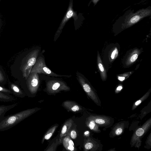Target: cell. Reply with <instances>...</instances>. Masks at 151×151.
<instances>
[{
    "instance_id": "obj_1",
    "label": "cell",
    "mask_w": 151,
    "mask_h": 151,
    "mask_svg": "<svg viewBox=\"0 0 151 151\" xmlns=\"http://www.w3.org/2000/svg\"><path fill=\"white\" fill-rule=\"evenodd\" d=\"M38 108L29 109L4 116L0 119V131L7 130L35 113Z\"/></svg>"
},
{
    "instance_id": "obj_2",
    "label": "cell",
    "mask_w": 151,
    "mask_h": 151,
    "mask_svg": "<svg viewBox=\"0 0 151 151\" xmlns=\"http://www.w3.org/2000/svg\"><path fill=\"white\" fill-rule=\"evenodd\" d=\"M151 9L149 7L140 9L134 13L132 11L126 12L118 20L122 21V25L125 28H128L137 23L140 20L150 15Z\"/></svg>"
},
{
    "instance_id": "obj_3",
    "label": "cell",
    "mask_w": 151,
    "mask_h": 151,
    "mask_svg": "<svg viewBox=\"0 0 151 151\" xmlns=\"http://www.w3.org/2000/svg\"><path fill=\"white\" fill-rule=\"evenodd\" d=\"M40 51L38 49H35L29 52L22 59L20 69L25 79L28 78L32 68L35 63Z\"/></svg>"
},
{
    "instance_id": "obj_4",
    "label": "cell",
    "mask_w": 151,
    "mask_h": 151,
    "mask_svg": "<svg viewBox=\"0 0 151 151\" xmlns=\"http://www.w3.org/2000/svg\"><path fill=\"white\" fill-rule=\"evenodd\" d=\"M34 72L55 77L70 78L71 76V75H60L55 73L47 66L44 58L41 56L37 58L35 63L32 68L30 73Z\"/></svg>"
},
{
    "instance_id": "obj_5",
    "label": "cell",
    "mask_w": 151,
    "mask_h": 151,
    "mask_svg": "<svg viewBox=\"0 0 151 151\" xmlns=\"http://www.w3.org/2000/svg\"><path fill=\"white\" fill-rule=\"evenodd\" d=\"M47 91L51 94L58 93L61 91H69L70 88L64 81L57 80H51L46 83Z\"/></svg>"
},
{
    "instance_id": "obj_6",
    "label": "cell",
    "mask_w": 151,
    "mask_h": 151,
    "mask_svg": "<svg viewBox=\"0 0 151 151\" xmlns=\"http://www.w3.org/2000/svg\"><path fill=\"white\" fill-rule=\"evenodd\" d=\"M38 73H30L26 79V86L28 92L31 95L35 94L37 91L40 85Z\"/></svg>"
},
{
    "instance_id": "obj_7",
    "label": "cell",
    "mask_w": 151,
    "mask_h": 151,
    "mask_svg": "<svg viewBox=\"0 0 151 151\" xmlns=\"http://www.w3.org/2000/svg\"><path fill=\"white\" fill-rule=\"evenodd\" d=\"M76 76L78 81L87 94L95 103L98 104V100L95 93L82 74L77 72Z\"/></svg>"
},
{
    "instance_id": "obj_8",
    "label": "cell",
    "mask_w": 151,
    "mask_h": 151,
    "mask_svg": "<svg viewBox=\"0 0 151 151\" xmlns=\"http://www.w3.org/2000/svg\"><path fill=\"white\" fill-rule=\"evenodd\" d=\"M74 123L73 120L69 119L67 120L63 124L60 131L58 140L60 143L62 142L63 138L67 135L72 127Z\"/></svg>"
},
{
    "instance_id": "obj_9",
    "label": "cell",
    "mask_w": 151,
    "mask_h": 151,
    "mask_svg": "<svg viewBox=\"0 0 151 151\" xmlns=\"http://www.w3.org/2000/svg\"><path fill=\"white\" fill-rule=\"evenodd\" d=\"M63 106L69 111L77 112L82 111V108L76 102L71 101H66L62 103Z\"/></svg>"
},
{
    "instance_id": "obj_10",
    "label": "cell",
    "mask_w": 151,
    "mask_h": 151,
    "mask_svg": "<svg viewBox=\"0 0 151 151\" xmlns=\"http://www.w3.org/2000/svg\"><path fill=\"white\" fill-rule=\"evenodd\" d=\"M64 147L68 151H76L74 143L70 137L67 135L63 139L62 142Z\"/></svg>"
},
{
    "instance_id": "obj_11",
    "label": "cell",
    "mask_w": 151,
    "mask_h": 151,
    "mask_svg": "<svg viewBox=\"0 0 151 151\" xmlns=\"http://www.w3.org/2000/svg\"><path fill=\"white\" fill-rule=\"evenodd\" d=\"M97 63L101 79L104 81H105L107 77L106 72L103 65L98 51L97 52Z\"/></svg>"
},
{
    "instance_id": "obj_12",
    "label": "cell",
    "mask_w": 151,
    "mask_h": 151,
    "mask_svg": "<svg viewBox=\"0 0 151 151\" xmlns=\"http://www.w3.org/2000/svg\"><path fill=\"white\" fill-rule=\"evenodd\" d=\"M140 53V51L138 49H136L134 50L127 58L125 62L126 65H129L133 63L137 58Z\"/></svg>"
},
{
    "instance_id": "obj_13",
    "label": "cell",
    "mask_w": 151,
    "mask_h": 151,
    "mask_svg": "<svg viewBox=\"0 0 151 151\" xmlns=\"http://www.w3.org/2000/svg\"><path fill=\"white\" fill-rule=\"evenodd\" d=\"M10 89L12 92L13 94L15 96L21 98L24 97L26 94L17 85L14 83L10 84Z\"/></svg>"
},
{
    "instance_id": "obj_14",
    "label": "cell",
    "mask_w": 151,
    "mask_h": 151,
    "mask_svg": "<svg viewBox=\"0 0 151 151\" xmlns=\"http://www.w3.org/2000/svg\"><path fill=\"white\" fill-rule=\"evenodd\" d=\"M18 104V103H16L10 105H0V119L4 116L7 112L17 106Z\"/></svg>"
},
{
    "instance_id": "obj_15",
    "label": "cell",
    "mask_w": 151,
    "mask_h": 151,
    "mask_svg": "<svg viewBox=\"0 0 151 151\" xmlns=\"http://www.w3.org/2000/svg\"><path fill=\"white\" fill-rule=\"evenodd\" d=\"M58 126V124H56L49 129L45 134L42 139L41 141L42 144L43 143L45 140H48L51 137Z\"/></svg>"
},
{
    "instance_id": "obj_16",
    "label": "cell",
    "mask_w": 151,
    "mask_h": 151,
    "mask_svg": "<svg viewBox=\"0 0 151 151\" xmlns=\"http://www.w3.org/2000/svg\"><path fill=\"white\" fill-rule=\"evenodd\" d=\"M86 124V126L91 130L95 132L99 131L98 125L94 120L90 116L87 119Z\"/></svg>"
},
{
    "instance_id": "obj_17",
    "label": "cell",
    "mask_w": 151,
    "mask_h": 151,
    "mask_svg": "<svg viewBox=\"0 0 151 151\" xmlns=\"http://www.w3.org/2000/svg\"><path fill=\"white\" fill-rule=\"evenodd\" d=\"M15 100V99L11 95L0 92V101L9 102Z\"/></svg>"
},
{
    "instance_id": "obj_18",
    "label": "cell",
    "mask_w": 151,
    "mask_h": 151,
    "mask_svg": "<svg viewBox=\"0 0 151 151\" xmlns=\"http://www.w3.org/2000/svg\"><path fill=\"white\" fill-rule=\"evenodd\" d=\"M90 117L94 120L96 124L100 125L106 124L108 123L109 122L108 119L103 117L94 116H91Z\"/></svg>"
},
{
    "instance_id": "obj_19",
    "label": "cell",
    "mask_w": 151,
    "mask_h": 151,
    "mask_svg": "<svg viewBox=\"0 0 151 151\" xmlns=\"http://www.w3.org/2000/svg\"><path fill=\"white\" fill-rule=\"evenodd\" d=\"M118 50L116 47H115L111 51L109 56V60L111 62L114 60L117 57Z\"/></svg>"
},
{
    "instance_id": "obj_20",
    "label": "cell",
    "mask_w": 151,
    "mask_h": 151,
    "mask_svg": "<svg viewBox=\"0 0 151 151\" xmlns=\"http://www.w3.org/2000/svg\"><path fill=\"white\" fill-rule=\"evenodd\" d=\"M149 93L150 92H148L142 98L136 101L133 106L132 109L133 110L137 106L139 105L143 101L146 99L149 95Z\"/></svg>"
},
{
    "instance_id": "obj_21",
    "label": "cell",
    "mask_w": 151,
    "mask_h": 151,
    "mask_svg": "<svg viewBox=\"0 0 151 151\" xmlns=\"http://www.w3.org/2000/svg\"><path fill=\"white\" fill-rule=\"evenodd\" d=\"M131 73V72H129L120 74L117 76L118 79L120 81H123L128 78Z\"/></svg>"
},
{
    "instance_id": "obj_22",
    "label": "cell",
    "mask_w": 151,
    "mask_h": 151,
    "mask_svg": "<svg viewBox=\"0 0 151 151\" xmlns=\"http://www.w3.org/2000/svg\"><path fill=\"white\" fill-rule=\"evenodd\" d=\"M60 144L58 140L57 139L55 143H53L47 150L46 151H55L58 144Z\"/></svg>"
},
{
    "instance_id": "obj_23",
    "label": "cell",
    "mask_w": 151,
    "mask_h": 151,
    "mask_svg": "<svg viewBox=\"0 0 151 151\" xmlns=\"http://www.w3.org/2000/svg\"><path fill=\"white\" fill-rule=\"evenodd\" d=\"M84 150H88L91 149L93 147V145L92 143L87 141L84 144Z\"/></svg>"
},
{
    "instance_id": "obj_24",
    "label": "cell",
    "mask_w": 151,
    "mask_h": 151,
    "mask_svg": "<svg viewBox=\"0 0 151 151\" xmlns=\"http://www.w3.org/2000/svg\"><path fill=\"white\" fill-rule=\"evenodd\" d=\"M67 135L73 139H75L77 137V133L74 129L70 130Z\"/></svg>"
},
{
    "instance_id": "obj_25",
    "label": "cell",
    "mask_w": 151,
    "mask_h": 151,
    "mask_svg": "<svg viewBox=\"0 0 151 151\" xmlns=\"http://www.w3.org/2000/svg\"><path fill=\"white\" fill-rule=\"evenodd\" d=\"M145 132L144 127L140 128L138 129L135 132V134L138 137L142 136Z\"/></svg>"
},
{
    "instance_id": "obj_26",
    "label": "cell",
    "mask_w": 151,
    "mask_h": 151,
    "mask_svg": "<svg viewBox=\"0 0 151 151\" xmlns=\"http://www.w3.org/2000/svg\"><path fill=\"white\" fill-rule=\"evenodd\" d=\"M0 92L9 94H13L12 92L10 89L1 86H0Z\"/></svg>"
},
{
    "instance_id": "obj_27",
    "label": "cell",
    "mask_w": 151,
    "mask_h": 151,
    "mask_svg": "<svg viewBox=\"0 0 151 151\" xmlns=\"http://www.w3.org/2000/svg\"><path fill=\"white\" fill-rule=\"evenodd\" d=\"M123 130L121 128H117L115 131V133L117 135L120 134L122 132Z\"/></svg>"
},
{
    "instance_id": "obj_28",
    "label": "cell",
    "mask_w": 151,
    "mask_h": 151,
    "mask_svg": "<svg viewBox=\"0 0 151 151\" xmlns=\"http://www.w3.org/2000/svg\"><path fill=\"white\" fill-rule=\"evenodd\" d=\"M4 81V78L3 73L0 70V83H1Z\"/></svg>"
},
{
    "instance_id": "obj_29",
    "label": "cell",
    "mask_w": 151,
    "mask_h": 151,
    "mask_svg": "<svg viewBox=\"0 0 151 151\" xmlns=\"http://www.w3.org/2000/svg\"><path fill=\"white\" fill-rule=\"evenodd\" d=\"M73 12L72 10H69L68 11L66 14L67 18H70L73 14Z\"/></svg>"
},
{
    "instance_id": "obj_30",
    "label": "cell",
    "mask_w": 151,
    "mask_h": 151,
    "mask_svg": "<svg viewBox=\"0 0 151 151\" xmlns=\"http://www.w3.org/2000/svg\"><path fill=\"white\" fill-rule=\"evenodd\" d=\"M122 88V86H118L116 90L117 91H120Z\"/></svg>"
},
{
    "instance_id": "obj_31",
    "label": "cell",
    "mask_w": 151,
    "mask_h": 151,
    "mask_svg": "<svg viewBox=\"0 0 151 151\" xmlns=\"http://www.w3.org/2000/svg\"><path fill=\"white\" fill-rule=\"evenodd\" d=\"M88 131H87V132H85V134H88Z\"/></svg>"
},
{
    "instance_id": "obj_32",
    "label": "cell",
    "mask_w": 151,
    "mask_h": 151,
    "mask_svg": "<svg viewBox=\"0 0 151 151\" xmlns=\"http://www.w3.org/2000/svg\"><path fill=\"white\" fill-rule=\"evenodd\" d=\"M97 0H94V2L95 3L96 2H96H97Z\"/></svg>"
}]
</instances>
